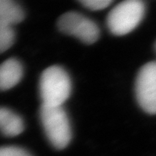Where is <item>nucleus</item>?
<instances>
[{"instance_id": "nucleus-5", "label": "nucleus", "mask_w": 156, "mask_h": 156, "mask_svg": "<svg viewBox=\"0 0 156 156\" xmlns=\"http://www.w3.org/2000/svg\"><path fill=\"white\" fill-rule=\"evenodd\" d=\"M136 94L144 111L156 114V62L147 63L140 69L136 80Z\"/></svg>"}, {"instance_id": "nucleus-8", "label": "nucleus", "mask_w": 156, "mask_h": 156, "mask_svg": "<svg viewBox=\"0 0 156 156\" xmlns=\"http://www.w3.org/2000/svg\"><path fill=\"white\" fill-rule=\"evenodd\" d=\"M22 6L13 0H0V23L13 27L24 19Z\"/></svg>"}, {"instance_id": "nucleus-10", "label": "nucleus", "mask_w": 156, "mask_h": 156, "mask_svg": "<svg viewBox=\"0 0 156 156\" xmlns=\"http://www.w3.org/2000/svg\"><path fill=\"white\" fill-rule=\"evenodd\" d=\"M80 2L84 7L91 10H101L107 8L108 6L112 3L110 0H82Z\"/></svg>"}, {"instance_id": "nucleus-11", "label": "nucleus", "mask_w": 156, "mask_h": 156, "mask_svg": "<svg viewBox=\"0 0 156 156\" xmlns=\"http://www.w3.org/2000/svg\"><path fill=\"white\" fill-rule=\"evenodd\" d=\"M0 156H31L29 152L18 147H0Z\"/></svg>"}, {"instance_id": "nucleus-3", "label": "nucleus", "mask_w": 156, "mask_h": 156, "mask_svg": "<svg viewBox=\"0 0 156 156\" xmlns=\"http://www.w3.org/2000/svg\"><path fill=\"white\" fill-rule=\"evenodd\" d=\"M145 6L139 0L119 2L108 14L107 24L112 33L118 36L132 32L144 18Z\"/></svg>"}, {"instance_id": "nucleus-6", "label": "nucleus", "mask_w": 156, "mask_h": 156, "mask_svg": "<svg viewBox=\"0 0 156 156\" xmlns=\"http://www.w3.org/2000/svg\"><path fill=\"white\" fill-rule=\"evenodd\" d=\"M22 64L15 58H10L0 65V90H8L15 87L23 77Z\"/></svg>"}, {"instance_id": "nucleus-9", "label": "nucleus", "mask_w": 156, "mask_h": 156, "mask_svg": "<svg viewBox=\"0 0 156 156\" xmlns=\"http://www.w3.org/2000/svg\"><path fill=\"white\" fill-rule=\"evenodd\" d=\"M15 33L13 27L0 23V54L10 49L15 42Z\"/></svg>"}, {"instance_id": "nucleus-12", "label": "nucleus", "mask_w": 156, "mask_h": 156, "mask_svg": "<svg viewBox=\"0 0 156 156\" xmlns=\"http://www.w3.org/2000/svg\"><path fill=\"white\" fill-rule=\"evenodd\" d=\"M155 49H156V43H155Z\"/></svg>"}, {"instance_id": "nucleus-2", "label": "nucleus", "mask_w": 156, "mask_h": 156, "mask_svg": "<svg viewBox=\"0 0 156 156\" xmlns=\"http://www.w3.org/2000/svg\"><path fill=\"white\" fill-rule=\"evenodd\" d=\"M40 118L50 144L59 150L68 146L71 141L72 132L69 119L63 107L42 105Z\"/></svg>"}, {"instance_id": "nucleus-7", "label": "nucleus", "mask_w": 156, "mask_h": 156, "mask_svg": "<svg viewBox=\"0 0 156 156\" xmlns=\"http://www.w3.org/2000/svg\"><path fill=\"white\" fill-rule=\"evenodd\" d=\"M24 130L23 119L6 108L0 107V132L9 137L19 136Z\"/></svg>"}, {"instance_id": "nucleus-4", "label": "nucleus", "mask_w": 156, "mask_h": 156, "mask_svg": "<svg viewBox=\"0 0 156 156\" xmlns=\"http://www.w3.org/2000/svg\"><path fill=\"white\" fill-rule=\"evenodd\" d=\"M58 28L66 34L72 35L86 44L98 40L100 30L97 25L87 17L77 12H67L60 17Z\"/></svg>"}, {"instance_id": "nucleus-1", "label": "nucleus", "mask_w": 156, "mask_h": 156, "mask_svg": "<svg viewBox=\"0 0 156 156\" xmlns=\"http://www.w3.org/2000/svg\"><path fill=\"white\" fill-rule=\"evenodd\" d=\"M71 80L66 70L58 66H50L42 73L39 90L42 105L62 106L71 94Z\"/></svg>"}]
</instances>
